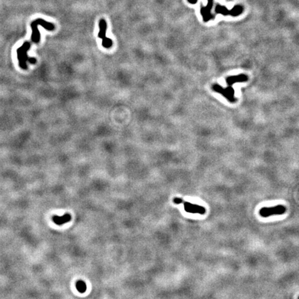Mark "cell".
Here are the masks:
<instances>
[{
  "instance_id": "8992f818",
  "label": "cell",
  "mask_w": 299,
  "mask_h": 299,
  "mask_svg": "<svg viewBox=\"0 0 299 299\" xmlns=\"http://www.w3.org/2000/svg\"><path fill=\"white\" fill-rule=\"evenodd\" d=\"M52 220H53L54 223L57 224V225H62V224H66L70 221L71 220V216L69 213H66L62 216L53 215Z\"/></svg>"
},
{
  "instance_id": "52a82bcc",
  "label": "cell",
  "mask_w": 299,
  "mask_h": 299,
  "mask_svg": "<svg viewBox=\"0 0 299 299\" xmlns=\"http://www.w3.org/2000/svg\"><path fill=\"white\" fill-rule=\"evenodd\" d=\"M76 289H77V290L80 292V293H84V292H86L87 285L83 280H78L77 282H76Z\"/></svg>"
},
{
  "instance_id": "7a4b0ae2",
  "label": "cell",
  "mask_w": 299,
  "mask_h": 299,
  "mask_svg": "<svg viewBox=\"0 0 299 299\" xmlns=\"http://www.w3.org/2000/svg\"><path fill=\"white\" fill-rule=\"evenodd\" d=\"M173 202L176 204H184V210L186 211L187 213H195V214L197 213L200 214V215H204V214L206 213V210L204 207L200 206V205L198 204H192L191 202H185L184 200L181 199V198H177V197L174 198Z\"/></svg>"
},
{
  "instance_id": "5b68a950",
  "label": "cell",
  "mask_w": 299,
  "mask_h": 299,
  "mask_svg": "<svg viewBox=\"0 0 299 299\" xmlns=\"http://www.w3.org/2000/svg\"><path fill=\"white\" fill-rule=\"evenodd\" d=\"M30 27H31V30H32V34H31L32 42L36 44L39 43L40 41V30H39L38 28V24L37 19L32 22L31 24H30Z\"/></svg>"
},
{
  "instance_id": "3957f363",
  "label": "cell",
  "mask_w": 299,
  "mask_h": 299,
  "mask_svg": "<svg viewBox=\"0 0 299 299\" xmlns=\"http://www.w3.org/2000/svg\"><path fill=\"white\" fill-rule=\"evenodd\" d=\"M99 25V33L98 36H99V38L102 39V47L104 48H106V49L111 48L112 47L113 42L111 39H110L106 36L107 28H108L106 21L104 19H100Z\"/></svg>"
},
{
  "instance_id": "277c9868",
  "label": "cell",
  "mask_w": 299,
  "mask_h": 299,
  "mask_svg": "<svg viewBox=\"0 0 299 299\" xmlns=\"http://www.w3.org/2000/svg\"><path fill=\"white\" fill-rule=\"evenodd\" d=\"M286 211V208L283 205H277L276 206L270 207H263L259 211L260 215L263 217H268L269 216L274 215H283Z\"/></svg>"
},
{
  "instance_id": "6da1fadb",
  "label": "cell",
  "mask_w": 299,
  "mask_h": 299,
  "mask_svg": "<svg viewBox=\"0 0 299 299\" xmlns=\"http://www.w3.org/2000/svg\"><path fill=\"white\" fill-rule=\"evenodd\" d=\"M30 48V43L25 42L20 47L17 49V59L19 60V65L22 69H27V62H29L31 64H35L36 62V59L34 58H30L28 56V51Z\"/></svg>"
}]
</instances>
